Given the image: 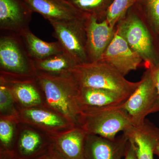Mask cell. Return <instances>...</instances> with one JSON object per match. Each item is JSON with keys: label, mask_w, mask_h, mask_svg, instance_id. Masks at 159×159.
<instances>
[{"label": "cell", "mask_w": 159, "mask_h": 159, "mask_svg": "<svg viewBox=\"0 0 159 159\" xmlns=\"http://www.w3.org/2000/svg\"><path fill=\"white\" fill-rule=\"evenodd\" d=\"M80 88L102 89L129 97L139 86L104 61L78 64L71 72Z\"/></svg>", "instance_id": "cell-2"}, {"label": "cell", "mask_w": 159, "mask_h": 159, "mask_svg": "<svg viewBox=\"0 0 159 159\" xmlns=\"http://www.w3.org/2000/svg\"><path fill=\"white\" fill-rule=\"evenodd\" d=\"M34 77L49 107L74 125L81 108L78 100L79 86L71 74L53 75L36 71Z\"/></svg>", "instance_id": "cell-1"}, {"label": "cell", "mask_w": 159, "mask_h": 159, "mask_svg": "<svg viewBox=\"0 0 159 159\" xmlns=\"http://www.w3.org/2000/svg\"><path fill=\"white\" fill-rule=\"evenodd\" d=\"M77 8L84 13L90 12V15H97L99 11L106 0H70Z\"/></svg>", "instance_id": "cell-24"}, {"label": "cell", "mask_w": 159, "mask_h": 159, "mask_svg": "<svg viewBox=\"0 0 159 159\" xmlns=\"http://www.w3.org/2000/svg\"><path fill=\"white\" fill-rule=\"evenodd\" d=\"M20 116L23 121L53 133L57 134L58 131L77 125L54 111L42 109H24L21 111Z\"/></svg>", "instance_id": "cell-16"}, {"label": "cell", "mask_w": 159, "mask_h": 159, "mask_svg": "<svg viewBox=\"0 0 159 159\" xmlns=\"http://www.w3.org/2000/svg\"><path fill=\"white\" fill-rule=\"evenodd\" d=\"M101 60L112 66L124 77L130 71L136 70L143 60L116 32Z\"/></svg>", "instance_id": "cell-11"}, {"label": "cell", "mask_w": 159, "mask_h": 159, "mask_svg": "<svg viewBox=\"0 0 159 159\" xmlns=\"http://www.w3.org/2000/svg\"><path fill=\"white\" fill-rule=\"evenodd\" d=\"M116 33L151 67L153 57L152 42L148 30L141 20L136 16L128 17L120 24Z\"/></svg>", "instance_id": "cell-7"}, {"label": "cell", "mask_w": 159, "mask_h": 159, "mask_svg": "<svg viewBox=\"0 0 159 159\" xmlns=\"http://www.w3.org/2000/svg\"><path fill=\"white\" fill-rule=\"evenodd\" d=\"M124 159H138L136 150L133 142L129 140L128 145Z\"/></svg>", "instance_id": "cell-26"}, {"label": "cell", "mask_w": 159, "mask_h": 159, "mask_svg": "<svg viewBox=\"0 0 159 159\" xmlns=\"http://www.w3.org/2000/svg\"><path fill=\"white\" fill-rule=\"evenodd\" d=\"M51 144L44 143L36 133L26 130L20 137L13 153L19 159H33L48 152Z\"/></svg>", "instance_id": "cell-19"}, {"label": "cell", "mask_w": 159, "mask_h": 159, "mask_svg": "<svg viewBox=\"0 0 159 159\" xmlns=\"http://www.w3.org/2000/svg\"><path fill=\"white\" fill-rule=\"evenodd\" d=\"M147 3L152 21L159 29V0H147Z\"/></svg>", "instance_id": "cell-25"}, {"label": "cell", "mask_w": 159, "mask_h": 159, "mask_svg": "<svg viewBox=\"0 0 159 159\" xmlns=\"http://www.w3.org/2000/svg\"><path fill=\"white\" fill-rule=\"evenodd\" d=\"M32 11L24 0H0V30L20 34L29 29Z\"/></svg>", "instance_id": "cell-10"}, {"label": "cell", "mask_w": 159, "mask_h": 159, "mask_svg": "<svg viewBox=\"0 0 159 159\" xmlns=\"http://www.w3.org/2000/svg\"><path fill=\"white\" fill-rule=\"evenodd\" d=\"M51 137L49 151L58 159H85L86 133L78 125Z\"/></svg>", "instance_id": "cell-8"}, {"label": "cell", "mask_w": 159, "mask_h": 159, "mask_svg": "<svg viewBox=\"0 0 159 159\" xmlns=\"http://www.w3.org/2000/svg\"><path fill=\"white\" fill-rule=\"evenodd\" d=\"M107 20L99 22L96 16L89 14L85 20L86 51L89 62L101 59L115 33Z\"/></svg>", "instance_id": "cell-9"}, {"label": "cell", "mask_w": 159, "mask_h": 159, "mask_svg": "<svg viewBox=\"0 0 159 159\" xmlns=\"http://www.w3.org/2000/svg\"><path fill=\"white\" fill-rule=\"evenodd\" d=\"M1 73L13 76H34V60L19 34L1 31Z\"/></svg>", "instance_id": "cell-4"}, {"label": "cell", "mask_w": 159, "mask_h": 159, "mask_svg": "<svg viewBox=\"0 0 159 159\" xmlns=\"http://www.w3.org/2000/svg\"><path fill=\"white\" fill-rule=\"evenodd\" d=\"M152 73L154 80L159 93V63L150 68Z\"/></svg>", "instance_id": "cell-27"}, {"label": "cell", "mask_w": 159, "mask_h": 159, "mask_svg": "<svg viewBox=\"0 0 159 159\" xmlns=\"http://www.w3.org/2000/svg\"><path fill=\"white\" fill-rule=\"evenodd\" d=\"M123 104L83 107L77 119V125L87 135L114 139L119 132H123L133 125Z\"/></svg>", "instance_id": "cell-3"}, {"label": "cell", "mask_w": 159, "mask_h": 159, "mask_svg": "<svg viewBox=\"0 0 159 159\" xmlns=\"http://www.w3.org/2000/svg\"><path fill=\"white\" fill-rule=\"evenodd\" d=\"M33 159H58L53 153L50 152L49 151L46 153L43 154L41 155L34 158Z\"/></svg>", "instance_id": "cell-28"}, {"label": "cell", "mask_w": 159, "mask_h": 159, "mask_svg": "<svg viewBox=\"0 0 159 159\" xmlns=\"http://www.w3.org/2000/svg\"><path fill=\"white\" fill-rule=\"evenodd\" d=\"M13 136V127L11 121L8 119H1L0 140L1 145L4 148L2 153H13L11 148Z\"/></svg>", "instance_id": "cell-22"}, {"label": "cell", "mask_w": 159, "mask_h": 159, "mask_svg": "<svg viewBox=\"0 0 159 159\" xmlns=\"http://www.w3.org/2000/svg\"><path fill=\"white\" fill-rule=\"evenodd\" d=\"M154 154L159 157V142L156 145L154 149Z\"/></svg>", "instance_id": "cell-30"}, {"label": "cell", "mask_w": 159, "mask_h": 159, "mask_svg": "<svg viewBox=\"0 0 159 159\" xmlns=\"http://www.w3.org/2000/svg\"><path fill=\"white\" fill-rule=\"evenodd\" d=\"M122 107L135 126L142 125L148 115L159 112V93L150 69L144 73L139 86Z\"/></svg>", "instance_id": "cell-5"}, {"label": "cell", "mask_w": 159, "mask_h": 159, "mask_svg": "<svg viewBox=\"0 0 159 159\" xmlns=\"http://www.w3.org/2000/svg\"><path fill=\"white\" fill-rule=\"evenodd\" d=\"M123 133L133 142L138 159H154V149L159 142V128L145 119L140 126L132 125Z\"/></svg>", "instance_id": "cell-14"}, {"label": "cell", "mask_w": 159, "mask_h": 159, "mask_svg": "<svg viewBox=\"0 0 159 159\" xmlns=\"http://www.w3.org/2000/svg\"><path fill=\"white\" fill-rule=\"evenodd\" d=\"M133 2V0H114L107 12V20L114 28Z\"/></svg>", "instance_id": "cell-21"}, {"label": "cell", "mask_w": 159, "mask_h": 159, "mask_svg": "<svg viewBox=\"0 0 159 159\" xmlns=\"http://www.w3.org/2000/svg\"><path fill=\"white\" fill-rule=\"evenodd\" d=\"M129 139L123 133L114 139L87 135L84 146L85 159H122Z\"/></svg>", "instance_id": "cell-12"}, {"label": "cell", "mask_w": 159, "mask_h": 159, "mask_svg": "<svg viewBox=\"0 0 159 159\" xmlns=\"http://www.w3.org/2000/svg\"><path fill=\"white\" fill-rule=\"evenodd\" d=\"M78 63L68 54L63 52L40 60L34 61L36 71L56 75L71 74Z\"/></svg>", "instance_id": "cell-20"}, {"label": "cell", "mask_w": 159, "mask_h": 159, "mask_svg": "<svg viewBox=\"0 0 159 159\" xmlns=\"http://www.w3.org/2000/svg\"><path fill=\"white\" fill-rule=\"evenodd\" d=\"M129 97L102 89L79 87L77 100L80 108L123 104Z\"/></svg>", "instance_id": "cell-17"}, {"label": "cell", "mask_w": 159, "mask_h": 159, "mask_svg": "<svg viewBox=\"0 0 159 159\" xmlns=\"http://www.w3.org/2000/svg\"><path fill=\"white\" fill-rule=\"evenodd\" d=\"M14 99L11 90L2 77L0 78V110L1 112L11 110Z\"/></svg>", "instance_id": "cell-23"}, {"label": "cell", "mask_w": 159, "mask_h": 159, "mask_svg": "<svg viewBox=\"0 0 159 159\" xmlns=\"http://www.w3.org/2000/svg\"><path fill=\"white\" fill-rule=\"evenodd\" d=\"M5 82L16 99L26 107H33L41 103L38 88L39 86L34 76H13L1 73Z\"/></svg>", "instance_id": "cell-15"}, {"label": "cell", "mask_w": 159, "mask_h": 159, "mask_svg": "<svg viewBox=\"0 0 159 159\" xmlns=\"http://www.w3.org/2000/svg\"><path fill=\"white\" fill-rule=\"evenodd\" d=\"M20 35L29 55L34 61L45 59L64 52L58 42L43 41L35 36L29 29Z\"/></svg>", "instance_id": "cell-18"}, {"label": "cell", "mask_w": 159, "mask_h": 159, "mask_svg": "<svg viewBox=\"0 0 159 159\" xmlns=\"http://www.w3.org/2000/svg\"><path fill=\"white\" fill-rule=\"evenodd\" d=\"M1 159H19L13 153H2Z\"/></svg>", "instance_id": "cell-29"}, {"label": "cell", "mask_w": 159, "mask_h": 159, "mask_svg": "<svg viewBox=\"0 0 159 159\" xmlns=\"http://www.w3.org/2000/svg\"><path fill=\"white\" fill-rule=\"evenodd\" d=\"M69 20L49 22L53 36L63 50L78 64L89 62L86 51L85 20L87 16Z\"/></svg>", "instance_id": "cell-6"}, {"label": "cell", "mask_w": 159, "mask_h": 159, "mask_svg": "<svg viewBox=\"0 0 159 159\" xmlns=\"http://www.w3.org/2000/svg\"><path fill=\"white\" fill-rule=\"evenodd\" d=\"M24 1L33 12L40 14L49 22L69 20L88 15L80 11L70 0Z\"/></svg>", "instance_id": "cell-13"}]
</instances>
